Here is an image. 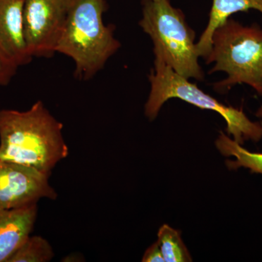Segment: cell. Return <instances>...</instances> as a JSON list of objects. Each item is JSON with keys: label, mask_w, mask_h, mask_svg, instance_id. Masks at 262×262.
<instances>
[{"label": "cell", "mask_w": 262, "mask_h": 262, "mask_svg": "<svg viewBox=\"0 0 262 262\" xmlns=\"http://www.w3.org/2000/svg\"><path fill=\"white\" fill-rule=\"evenodd\" d=\"M151 91L145 104V115L154 120L164 103L170 98H179L202 110L220 114L227 123L228 135L242 145L246 141L262 139V122L250 120L242 108L227 106L203 92L195 84L174 72L162 58H155L154 70L149 76Z\"/></svg>", "instance_id": "277c9868"}, {"label": "cell", "mask_w": 262, "mask_h": 262, "mask_svg": "<svg viewBox=\"0 0 262 262\" xmlns=\"http://www.w3.org/2000/svg\"><path fill=\"white\" fill-rule=\"evenodd\" d=\"M107 8L106 0H72L56 53L73 60L79 80L94 77L121 46L115 27L103 23Z\"/></svg>", "instance_id": "7a4b0ae2"}, {"label": "cell", "mask_w": 262, "mask_h": 262, "mask_svg": "<svg viewBox=\"0 0 262 262\" xmlns=\"http://www.w3.org/2000/svg\"><path fill=\"white\" fill-rule=\"evenodd\" d=\"M37 216V204L13 209L0 208V262H8L27 241Z\"/></svg>", "instance_id": "9c48e42d"}, {"label": "cell", "mask_w": 262, "mask_h": 262, "mask_svg": "<svg viewBox=\"0 0 262 262\" xmlns=\"http://www.w3.org/2000/svg\"><path fill=\"white\" fill-rule=\"evenodd\" d=\"M158 243L161 248L165 262H189L192 257L183 243L181 233L168 225H163L158 231Z\"/></svg>", "instance_id": "7c38bea8"}, {"label": "cell", "mask_w": 262, "mask_h": 262, "mask_svg": "<svg viewBox=\"0 0 262 262\" xmlns=\"http://www.w3.org/2000/svg\"><path fill=\"white\" fill-rule=\"evenodd\" d=\"M141 261L143 262H165L161 248H160L158 241L148 248L144 253Z\"/></svg>", "instance_id": "9a60e30c"}, {"label": "cell", "mask_w": 262, "mask_h": 262, "mask_svg": "<svg viewBox=\"0 0 262 262\" xmlns=\"http://www.w3.org/2000/svg\"><path fill=\"white\" fill-rule=\"evenodd\" d=\"M154 1H159V0H154Z\"/></svg>", "instance_id": "e0dca14e"}, {"label": "cell", "mask_w": 262, "mask_h": 262, "mask_svg": "<svg viewBox=\"0 0 262 262\" xmlns=\"http://www.w3.org/2000/svg\"><path fill=\"white\" fill-rule=\"evenodd\" d=\"M256 116L258 117V118H262V106L258 108L257 112H256Z\"/></svg>", "instance_id": "2e32d148"}, {"label": "cell", "mask_w": 262, "mask_h": 262, "mask_svg": "<svg viewBox=\"0 0 262 262\" xmlns=\"http://www.w3.org/2000/svg\"><path fill=\"white\" fill-rule=\"evenodd\" d=\"M215 146L221 154L225 157H233L234 160H227L229 169L246 168L252 173L262 174V153L251 152L244 149L241 144L230 139L223 132H220Z\"/></svg>", "instance_id": "8fae6325"}, {"label": "cell", "mask_w": 262, "mask_h": 262, "mask_svg": "<svg viewBox=\"0 0 262 262\" xmlns=\"http://www.w3.org/2000/svg\"><path fill=\"white\" fill-rule=\"evenodd\" d=\"M139 25L154 43L155 58H160L185 78L202 81L204 74L198 63L195 33L185 15L170 0H143Z\"/></svg>", "instance_id": "5b68a950"}, {"label": "cell", "mask_w": 262, "mask_h": 262, "mask_svg": "<svg viewBox=\"0 0 262 262\" xmlns=\"http://www.w3.org/2000/svg\"><path fill=\"white\" fill-rule=\"evenodd\" d=\"M18 68L0 51V86L8 85L16 74Z\"/></svg>", "instance_id": "5bb4252c"}, {"label": "cell", "mask_w": 262, "mask_h": 262, "mask_svg": "<svg viewBox=\"0 0 262 262\" xmlns=\"http://www.w3.org/2000/svg\"><path fill=\"white\" fill-rule=\"evenodd\" d=\"M249 10H258L262 14V0H213L208 23L196 44L198 56L208 57L211 51L213 33L231 15Z\"/></svg>", "instance_id": "30bf717a"}, {"label": "cell", "mask_w": 262, "mask_h": 262, "mask_svg": "<svg viewBox=\"0 0 262 262\" xmlns=\"http://www.w3.org/2000/svg\"><path fill=\"white\" fill-rule=\"evenodd\" d=\"M62 130L42 101L27 111L0 110V160L51 175L70 151Z\"/></svg>", "instance_id": "6da1fadb"}, {"label": "cell", "mask_w": 262, "mask_h": 262, "mask_svg": "<svg viewBox=\"0 0 262 262\" xmlns=\"http://www.w3.org/2000/svg\"><path fill=\"white\" fill-rule=\"evenodd\" d=\"M207 64L215 63L209 74L225 72L227 78L214 83L215 91L227 92L232 86L246 84L262 97V28L244 26L228 19L213 33Z\"/></svg>", "instance_id": "3957f363"}, {"label": "cell", "mask_w": 262, "mask_h": 262, "mask_svg": "<svg viewBox=\"0 0 262 262\" xmlns=\"http://www.w3.org/2000/svg\"><path fill=\"white\" fill-rule=\"evenodd\" d=\"M51 175L30 167L0 160V208L13 209L57 199L49 183Z\"/></svg>", "instance_id": "52a82bcc"}, {"label": "cell", "mask_w": 262, "mask_h": 262, "mask_svg": "<svg viewBox=\"0 0 262 262\" xmlns=\"http://www.w3.org/2000/svg\"><path fill=\"white\" fill-rule=\"evenodd\" d=\"M72 0H25L24 35L29 55L51 57L56 53Z\"/></svg>", "instance_id": "8992f818"}, {"label": "cell", "mask_w": 262, "mask_h": 262, "mask_svg": "<svg viewBox=\"0 0 262 262\" xmlns=\"http://www.w3.org/2000/svg\"><path fill=\"white\" fill-rule=\"evenodd\" d=\"M24 1L0 0V51L18 67L32 59L24 35Z\"/></svg>", "instance_id": "ba28073f"}, {"label": "cell", "mask_w": 262, "mask_h": 262, "mask_svg": "<svg viewBox=\"0 0 262 262\" xmlns=\"http://www.w3.org/2000/svg\"><path fill=\"white\" fill-rule=\"evenodd\" d=\"M54 251L47 239L40 235L29 236L8 262H48Z\"/></svg>", "instance_id": "4fadbf2b"}]
</instances>
